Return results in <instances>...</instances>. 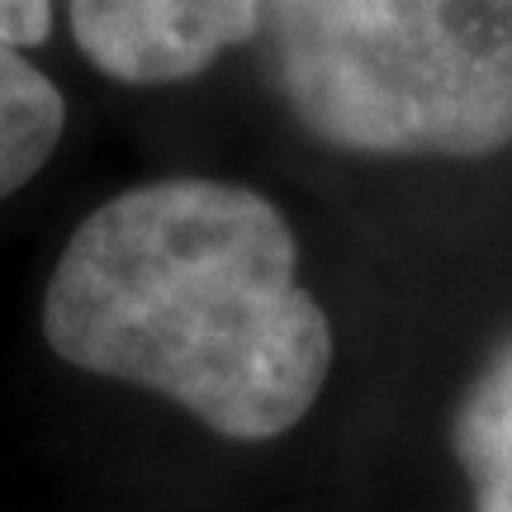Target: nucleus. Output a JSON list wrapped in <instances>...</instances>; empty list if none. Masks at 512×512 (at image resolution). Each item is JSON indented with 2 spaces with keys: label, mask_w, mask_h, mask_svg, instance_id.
I'll return each mask as SVG.
<instances>
[{
  "label": "nucleus",
  "mask_w": 512,
  "mask_h": 512,
  "mask_svg": "<svg viewBox=\"0 0 512 512\" xmlns=\"http://www.w3.org/2000/svg\"><path fill=\"white\" fill-rule=\"evenodd\" d=\"M43 337L76 370L181 403L228 441L304 422L332 323L299 285V242L233 181H147L76 223L43 290Z\"/></svg>",
  "instance_id": "f257e3e1"
},
{
  "label": "nucleus",
  "mask_w": 512,
  "mask_h": 512,
  "mask_svg": "<svg viewBox=\"0 0 512 512\" xmlns=\"http://www.w3.org/2000/svg\"><path fill=\"white\" fill-rule=\"evenodd\" d=\"M261 43L294 119L342 152L512 147V0H261Z\"/></svg>",
  "instance_id": "f03ea898"
},
{
  "label": "nucleus",
  "mask_w": 512,
  "mask_h": 512,
  "mask_svg": "<svg viewBox=\"0 0 512 512\" xmlns=\"http://www.w3.org/2000/svg\"><path fill=\"white\" fill-rule=\"evenodd\" d=\"M72 34L110 81L171 86L261 34V0H72Z\"/></svg>",
  "instance_id": "7ed1b4c3"
},
{
  "label": "nucleus",
  "mask_w": 512,
  "mask_h": 512,
  "mask_svg": "<svg viewBox=\"0 0 512 512\" xmlns=\"http://www.w3.org/2000/svg\"><path fill=\"white\" fill-rule=\"evenodd\" d=\"M451 451L470 479V512H512V332L460 394Z\"/></svg>",
  "instance_id": "20e7f679"
},
{
  "label": "nucleus",
  "mask_w": 512,
  "mask_h": 512,
  "mask_svg": "<svg viewBox=\"0 0 512 512\" xmlns=\"http://www.w3.org/2000/svg\"><path fill=\"white\" fill-rule=\"evenodd\" d=\"M62 128V91L0 34V200H10L48 166Z\"/></svg>",
  "instance_id": "39448f33"
},
{
  "label": "nucleus",
  "mask_w": 512,
  "mask_h": 512,
  "mask_svg": "<svg viewBox=\"0 0 512 512\" xmlns=\"http://www.w3.org/2000/svg\"><path fill=\"white\" fill-rule=\"evenodd\" d=\"M53 29V0H0V34L15 48H34Z\"/></svg>",
  "instance_id": "423d86ee"
}]
</instances>
